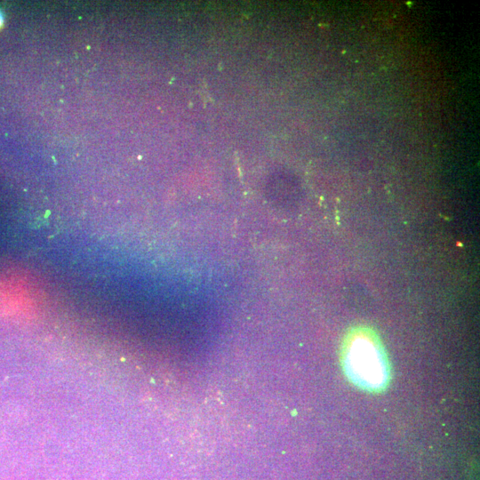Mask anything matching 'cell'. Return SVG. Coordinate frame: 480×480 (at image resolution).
<instances>
[{
  "label": "cell",
  "mask_w": 480,
  "mask_h": 480,
  "mask_svg": "<svg viewBox=\"0 0 480 480\" xmlns=\"http://www.w3.org/2000/svg\"><path fill=\"white\" fill-rule=\"evenodd\" d=\"M342 366L349 380L364 390H383L389 381L388 359L377 340L370 335L359 334L348 342Z\"/></svg>",
  "instance_id": "obj_1"
},
{
  "label": "cell",
  "mask_w": 480,
  "mask_h": 480,
  "mask_svg": "<svg viewBox=\"0 0 480 480\" xmlns=\"http://www.w3.org/2000/svg\"><path fill=\"white\" fill-rule=\"evenodd\" d=\"M3 22H4V19H3L2 13H1V12H0V28L2 27Z\"/></svg>",
  "instance_id": "obj_2"
}]
</instances>
